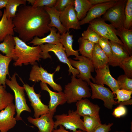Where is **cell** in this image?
I'll return each mask as SVG.
<instances>
[{"instance_id":"obj_1","label":"cell","mask_w":132,"mask_h":132,"mask_svg":"<svg viewBox=\"0 0 132 132\" xmlns=\"http://www.w3.org/2000/svg\"><path fill=\"white\" fill-rule=\"evenodd\" d=\"M49 16L44 7H34L26 4L20 6L12 18L14 31L25 42L36 36L44 37L50 31Z\"/></svg>"},{"instance_id":"obj_13","label":"cell","mask_w":132,"mask_h":132,"mask_svg":"<svg viewBox=\"0 0 132 132\" xmlns=\"http://www.w3.org/2000/svg\"><path fill=\"white\" fill-rule=\"evenodd\" d=\"M74 3L67 6L60 12V21L67 31L70 29L79 30L81 28L74 9Z\"/></svg>"},{"instance_id":"obj_4","label":"cell","mask_w":132,"mask_h":132,"mask_svg":"<svg viewBox=\"0 0 132 132\" xmlns=\"http://www.w3.org/2000/svg\"><path fill=\"white\" fill-rule=\"evenodd\" d=\"M16 75L15 73L11 77V80L6 79V84L13 91L14 94L15 105L16 112L15 118L16 121H22L21 116L22 112L24 111L31 112V110L26 103L24 88L20 86L18 83Z\"/></svg>"},{"instance_id":"obj_39","label":"cell","mask_w":132,"mask_h":132,"mask_svg":"<svg viewBox=\"0 0 132 132\" xmlns=\"http://www.w3.org/2000/svg\"><path fill=\"white\" fill-rule=\"evenodd\" d=\"M98 44L108 58H109L111 54V50L109 41L107 39L101 37Z\"/></svg>"},{"instance_id":"obj_6","label":"cell","mask_w":132,"mask_h":132,"mask_svg":"<svg viewBox=\"0 0 132 132\" xmlns=\"http://www.w3.org/2000/svg\"><path fill=\"white\" fill-rule=\"evenodd\" d=\"M39 46L42 51L41 54L42 58L44 59L48 58H51V56L48 52H52L57 57L60 61L67 64L68 66L69 74L72 73V76L76 77L79 74L77 69L71 65L65 52V49L61 43L56 44H45Z\"/></svg>"},{"instance_id":"obj_41","label":"cell","mask_w":132,"mask_h":132,"mask_svg":"<svg viewBox=\"0 0 132 132\" xmlns=\"http://www.w3.org/2000/svg\"><path fill=\"white\" fill-rule=\"evenodd\" d=\"M74 0H56L54 7L57 11H62L68 5L74 3Z\"/></svg>"},{"instance_id":"obj_50","label":"cell","mask_w":132,"mask_h":132,"mask_svg":"<svg viewBox=\"0 0 132 132\" xmlns=\"http://www.w3.org/2000/svg\"><path fill=\"white\" fill-rule=\"evenodd\" d=\"M114 132H125V131H116Z\"/></svg>"},{"instance_id":"obj_35","label":"cell","mask_w":132,"mask_h":132,"mask_svg":"<svg viewBox=\"0 0 132 132\" xmlns=\"http://www.w3.org/2000/svg\"><path fill=\"white\" fill-rule=\"evenodd\" d=\"M81 37L83 39L95 44L98 43L101 36L95 31L88 26L87 29L83 31Z\"/></svg>"},{"instance_id":"obj_22","label":"cell","mask_w":132,"mask_h":132,"mask_svg":"<svg viewBox=\"0 0 132 132\" xmlns=\"http://www.w3.org/2000/svg\"><path fill=\"white\" fill-rule=\"evenodd\" d=\"M50 33L47 36L42 38L36 36L28 44H32L33 46L40 45L44 44H56L60 43V34L58 32H56L57 29L55 27H50Z\"/></svg>"},{"instance_id":"obj_40","label":"cell","mask_w":132,"mask_h":132,"mask_svg":"<svg viewBox=\"0 0 132 132\" xmlns=\"http://www.w3.org/2000/svg\"><path fill=\"white\" fill-rule=\"evenodd\" d=\"M56 0H35L34 4V7H46L52 8L54 6Z\"/></svg>"},{"instance_id":"obj_44","label":"cell","mask_w":132,"mask_h":132,"mask_svg":"<svg viewBox=\"0 0 132 132\" xmlns=\"http://www.w3.org/2000/svg\"><path fill=\"white\" fill-rule=\"evenodd\" d=\"M59 126L58 129H54L53 132H86L79 129L75 132H69L66 130L62 125H60Z\"/></svg>"},{"instance_id":"obj_43","label":"cell","mask_w":132,"mask_h":132,"mask_svg":"<svg viewBox=\"0 0 132 132\" xmlns=\"http://www.w3.org/2000/svg\"><path fill=\"white\" fill-rule=\"evenodd\" d=\"M113 123L101 124L93 132H109L111 130V127Z\"/></svg>"},{"instance_id":"obj_26","label":"cell","mask_w":132,"mask_h":132,"mask_svg":"<svg viewBox=\"0 0 132 132\" xmlns=\"http://www.w3.org/2000/svg\"><path fill=\"white\" fill-rule=\"evenodd\" d=\"M3 41L0 43V51L5 54L6 56L11 58L15 61H16L17 58L14 55L13 52L15 45L14 36L8 35Z\"/></svg>"},{"instance_id":"obj_14","label":"cell","mask_w":132,"mask_h":132,"mask_svg":"<svg viewBox=\"0 0 132 132\" xmlns=\"http://www.w3.org/2000/svg\"><path fill=\"white\" fill-rule=\"evenodd\" d=\"M15 105L12 102L0 111V132H8L16 124Z\"/></svg>"},{"instance_id":"obj_17","label":"cell","mask_w":132,"mask_h":132,"mask_svg":"<svg viewBox=\"0 0 132 132\" xmlns=\"http://www.w3.org/2000/svg\"><path fill=\"white\" fill-rule=\"evenodd\" d=\"M55 113L49 112V113L42 115L39 118H34L29 116L27 119L29 122L38 128V132H53L54 126L53 118Z\"/></svg>"},{"instance_id":"obj_25","label":"cell","mask_w":132,"mask_h":132,"mask_svg":"<svg viewBox=\"0 0 132 132\" xmlns=\"http://www.w3.org/2000/svg\"><path fill=\"white\" fill-rule=\"evenodd\" d=\"M115 33L121 39L124 47L130 56L132 55V30L123 28L115 29Z\"/></svg>"},{"instance_id":"obj_9","label":"cell","mask_w":132,"mask_h":132,"mask_svg":"<svg viewBox=\"0 0 132 132\" xmlns=\"http://www.w3.org/2000/svg\"><path fill=\"white\" fill-rule=\"evenodd\" d=\"M89 23L88 26L95 31L101 37L119 43L124 46L122 43L115 33L116 28L111 24L106 23L101 17L94 19Z\"/></svg>"},{"instance_id":"obj_37","label":"cell","mask_w":132,"mask_h":132,"mask_svg":"<svg viewBox=\"0 0 132 132\" xmlns=\"http://www.w3.org/2000/svg\"><path fill=\"white\" fill-rule=\"evenodd\" d=\"M119 66L124 70V75L132 78V55L124 59Z\"/></svg>"},{"instance_id":"obj_11","label":"cell","mask_w":132,"mask_h":132,"mask_svg":"<svg viewBox=\"0 0 132 132\" xmlns=\"http://www.w3.org/2000/svg\"><path fill=\"white\" fill-rule=\"evenodd\" d=\"M54 73H49L41 67H39L37 64H35L32 67L29 80L34 82L41 81L49 84L55 91L58 92L62 91V89L61 86L55 83L54 80Z\"/></svg>"},{"instance_id":"obj_29","label":"cell","mask_w":132,"mask_h":132,"mask_svg":"<svg viewBox=\"0 0 132 132\" xmlns=\"http://www.w3.org/2000/svg\"><path fill=\"white\" fill-rule=\"evenodd\" d=\"M12 59L11 58L4 56L0 53V86L6 87V76L9 75L11 78L9 71V64Z\"/></svg>"},{"instance_id":"obj_15","label":"cell","mask_w":132,"mask_h":132,"mask_svg":"<svg viewBox=\"0 0 132 132\" xmlns=\"http://www.w3.org/2000/svg\"><path fill=\"white\" fill-rule=\"evenodd\" d=\"M108 64L104 68L100 69H95L96 73L95 83L98 85L105 84L108 86L112 90L114 94L116 91L119 89L117 80L111 75Z\"/></svg>"},{"instance_id":"obj_28","label":"cell","mask_w":132,"mask_h":132,"mask_svg":"<svg viewBox=\"0 0 132 132\" xmlns=\"http://www.w3.org/2000/svg\"><path fill=\"white\" fill-rule=\"evenodd\" d=\"M93 6L89 0H74V9L79 21L85 18L88 12Z\"/></svg>"},{"instance_id":"obj_46","label":"cell","mask_w":132,"mask_h":132,"mask_svg":"<svg viewBox=\"0 0 132 132\" xmlns=\"http://www.w3.org/2000/svg\"><path fill=\"white\" fill-rule=\"evenodd\" d=\"M132 103V99L127 101H124L119 103L118 104L119 105L124 106L125 105H131Z\"/></svg>"},{"instance_id":"obj_12","label":"cell","mask_w":132,"mask_h":132,"mask_svg":"<svg viewBox=\"0 0 132 132\" xmlns=\"http://www.w3.org/2000/svg\"><path fill=\"white\" fill-rule=\"evenodd\" d=\"M20 79L23 84L24 90L33 109L35 118H37L42 115L49 113V110L48 106L42 102L40 99L41 95L40 93L37 94L35 92L34 86H30L27 84L24 83L21 78Z\"/></svg>"},{"instance_id":"obj_30","label":"cell","mask_w":132,"mask_h":132,"mask_svg":"<svg viewBox=\"0 0 132 132\" xmlns=\"http://www.w3.org/2000/svg\"><path fill=\"white\" fill-rule=\"evenodd\" d=\"M78 42L80 54L83 56L91 58L95 44L84 39L81 37L78 38Z\"/></svg>"},{"instance_id":"obj_21","label":"cell","mask_w":132,"mask_h":132,"mask_svg":"<svg viewBox=\"0 0 132 132\" xmlns=\"http://www.w3.org/2000/svg\"><path fill=\"white\" fill-rule=\"evenodd\" d=\"M90 59L95 69L102 68L108 64L109 58L98 43L95 44Z\"/></svg>"},{"instance_id":"obj_38","label":"cell","mask_w":132,"mask_h":132,"mask_svg":"<svg viewBox=\"0 0 132 132\" xmlns=\"http://www.w3.org/2000/svg\"><path fill=\"white\" fill-rule=\"evenodd\" d=\"M132 91H130L123 89H118L115 93L116 98L115 99H117L118 104L121 102L128 100L131 98Z\"/></svg>"},{"instance_id":"obj_10","label":"cell","mask_w":132,"mask_h":132,"mask_svg":"<svg viewBox=\"0 0 132 132\" xmlns=\"http://www.w3.org/2000/svg\"><path fill=\"white\" fill-rule=\"evenodd\" d=\"M92 91L91 98L102 100L105 107L109 109H112L114 105L118 104L115 100V95L108 88L103 85H98L91 82L89 84Z\"/></svg>"},{"instance_id":"obj_32","label":"cell","mask_w":132,"mask_h":132,"mask_svg":"<svg viewBox=\"0 0 132 132\" xmlns=\"http://www.w3.org/2000/svg\"><path fill=\"white\" fill-rule=\"evenodd\" d=\"M26 0H9L5 7L7 17L13 18L16 15L17 8L20 5L26 4Z\"/></svg>"},{"instance_id":"obj_45","label":"cell","mask_w":132,"mask_h":132,"mask_svg":"<svg viewBox=\"0 0 132 132\" xmlns=\"http://www.w3.org/2000/svg\"><path fill=\"white\" fill-rule=\"evenodd\" d=\"M90 3L92 5L106 2L111 0H89Z\"/></svg>"},{"instance_id":"obj_42","label":"cell","mask_w":132,"mask_h":132,"mask_svg":"<svg viewBox=\"0 0 132 132\" xmlns=\"http://www.w3.org/2000/svg\"><path fill=\"white\" fill-rule=\"evenodd\" d=\"M127 112V109L124 106L119 105L114 109L112 114L115 118H120L125 115Z\"/></svg>"},{"instance_id":"obj_20","label":"cell","mask_w":132,"mask_h":132,"mask_svg":"<svg viewBox=\"0 0 132 132\" xmlns=\"http://www.w3.org/2000/svg\"><path fill=\"white\" fill-rule=\"evenodd\" d=\"M77 113L80 116H99L100 107L87 99H82L76 102Z\"/></svg>"},{"instance_id":"obj_2","label":"cell","mask_w":132,"mask_h":132,"mask_svg":"<svg viewBox=\"0 0 132 132\" xmlns=\"http://www.w3.org/2000/svg\"><path fill=\"white\" fill-rule=\"evenodd\" d=\"M14 38L15 45L13 52L17 58L13 63L14 66H21L23 64L26 65L30 64L33 66L37 64L36 61H39L42 58L40 46H29L18 37Z\"/></svg>"},{"instance_id":"obj_27","label":"cell","mask_w":132,"mask_h":132,"mask_svg":"<svg viewBox=\"0 0 132 132\" xmlns=\"http://www.w3.org/2000/svg\"><path fill=\"white\" fill-rule=\"evenodd\" d=\"M70 32L67 31L66 33L60 34V43L64 46L67 57L71 55L75 56L79 55L78 50H74L72 47L73 40V36L70 34Z\"/></svg>"},{"instance_id":"obj_23","label":"cell","mask_w":132,"mask_h":132,"mask_svg":"<svg viewBox=\"0 0 132 132\" xmlns=\"http://www.w3.org/2000/svg\"><path fill=\"white\" fill-rule=\"evenodd\" d=\"M44 8L50 17V21L49 27L55 28L61 34L66 33L67 31L62 25L60 19V12L57 10L54 7H44Z\"/></svg>"},{"instance_id":"obj_8","label":"cell","mask_w":132,"mask_h":132,"mask_svg":"<svg viewBox=\"0 0 132 132\" xmlns=\"http://www.w3.org/2000/svg\"><path fill=\"white\" fill-rule=\"evenodd\" d=\"M72 67L75 68L78 71L79 74L77 77L86 82L88 86L92 80L95 83V79L92 76L91 72L94 71L95 68L90 58L82 55H77L74 58L78 61L74 60L70 58H68Z\"/></svg>"},{"instance_id":"obj_49","label":"cell","mask_w":132,"mask_h":132,"mask_svg":"<svg viewBox=\"0 0 132 132\" xmlns=\"http://www.w3.org/2000/svg\"><path fill=\"white\" fill-rule=\"evenodd\" d=\"M3 13L2 11L0 9V18L2 16Z\"/></svg>"},{"instance_id":"obj_16","label":"cell","mask_w":132,"mask_h":132,"mask_svg":"<svg viewBox=\"0 0 132 132\" xmlns=\"http://www.w3.org/2000/svg\"><path fill=\"white\" fill-rule=\"evenodd\" d=\"M118 0H111L109 2L93 5L89 10L83 20L79 21L81 26L89 23L94 19L101 17L110 8L116 4Z\"/></svg>"},{"instance_id":"obj_7","label":"cell","mask_w":132,"mask_h":132,"mask_svg":"<svg viewBox=\"0 0 132 132\" xmlns=\"http://www.w3.org/2000/svg\"><path fill=\"white\" fill-rule=\"evenodd\" d=\"M127 0H118L117 3L109 9L102 18L109 22L116 29L124 28V10Z\"/></svg>"},{"instance_id":"obj_47","label":"cell","mask_w":132,"mask_h":132,"mask_svg":"<svg viewBox=\"0 0 132 132\" xmlns=\"http://www.w3.org/2000/svg\"><path fill=\"white\" fill-rule=\"evenodd\" d=\"M9 0H0V9L5 8Z\"/></svg>"},{"instance_id":"obj_36","label":"cell","mask_w":132,"mask_h":132,"mask_svg":"<svg viewBox=\"0 0 132 132\" xmlns=\"http://www.w3.org/2000/svg\"><path fill=\"white\" fill-rule=\"evenodd\" d=\"M117 80L119 89L132 91V78L124 74L119 76Z\"/></svg>"},{"instance_id":"obj_3","label":"cell","mask_w":132,"mask_h":132,"mask_svg":"<svg viewBox=\"0 0 132 132\" xmlns=\"http://www.w3.org/2000/svg\"><path fill=\"white\" fill-rule=\"evenodd\" d=\"M71 78V82L65 86L63 92L67 103L76 102L83 98L91 97V89L86 82L73 76Z\"/></svg>"},{"instance_id":"obj_34","label":"cell","mask_w":132,"mask_h":132,"mask_svg":"<svg viewBox=\"0 0 132 132\" xmlns=\"http://www.w3.org/2000/svg\"><path fill=\"white\" fill-rule=\"evenodd\" d=\"M124 28L131 29L132 26V0H127L124 10Z\"/></svg>"},{"instance_id":"obj_31","label":"cell","mask_w":132,"mask_h":132,"mask_svg":"<svg viewBox=\"0 0 132 132\" xmlns=\"http://www.w3.org/2000/svg\"><path fill=\"white\" fill-rule=\"evenodd\" d=\"M83 123L86 132H93L101 124L100 116H86Z\"/></svg>"},{"instance_id":"obj_33","label":"cell","mask_w":132,"mask_h":132,"mask_svg":"<svg viewBox=\"0 0 132 132\" xmlns=\"http://www.w3.org/2000/svg\"><path fill=\"white\" fill-rule=\"evenodd\" d=\"M6 87L0 86V111L13 102L14 99L13 96L6 90Z\"/></svg>"},{"instance_id":"obj_5","label":"cell","mask_w":132,"mask_h":132,"mask_svg":"<svg viewBox=\"0 0 132 132\" xmlns=\"http://www.w3.org/2000/svg\"><path fill=\"white\" fill-rule=\"evenodd\" d=\"M81 116L76 110H69L68 114L63 113L54 116L56 120L54 121V129H57L59 125H62L66 129L75 132L77 129L86 132Z\"/></svg>"},{"instance_id":"obj_19","label":"cell","mask_w":132,"mask_h":132,"mask_svg":"<svg viewBox=\"0 0 132 132\" xmlns=\"http://www.w3.org/2000/svg\"><path fill=\"white\" fill-rule=\"evenodd\" d=\"M40 86L42 90L47 91L49 95L50 100L48 105L49 112L55 113L58 105H63L67 102L66 96L62 91L58 92L52 91L46 84L42 82L40 83Z\"/></svg>"},{"instance_id":"obj_18","label":"cell","mask_w":132,"mask_h":132,"mask_svg":"<svg viewBox=\"0 0 132 132\" xmlns=\"http://www.w3.org/2000/svg\"><path fill=\"white\" fill-rule=\"evenodd\" d=\"M109 43L111 54L109 58L108 65L113 67L119 66L124 59L130 56L123 46L110 41Z\"/></svg>"},{"instance_id":"obj_24","label":"cell","mask_w":132,"mask_h":132,"mask_svg":"<svg viewBox=\"0 0 132 132\" xmlns=\"http://www.w3.org/2000/svg\"><path fill=\"white\" fill-rule=\"evenodd\" d=\"M14 28L12 18L7 17L4 9L0 21V42L3 41L7 35H14Z\"/></svg>"},{"instance_id":"obj_48","label":"cell","mask_w":132,"mask_h":132,"mask_svg":"<svg viewBox=\"0 0 132 132\" xmlns=\"http://www.w3.org/2000/svg\"><path fill=\"white\" fill-rule=\"evenodd\" d=\"M26 1L28 2L29 4H31L32 6H33L35 2V0H26Z\"/></svg>"}]
</instances>
